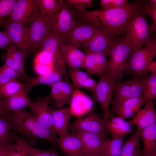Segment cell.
Listing matches in <instances>:
<instances>
[{"label": "cell", "instance_id": "44", "mask_svg": "<svg viewBox=\"0 0 156 156\" xmlns=\"http://www.w3.org/2000/svg\"><path fill=\"white\" fill-rule=\"evenodd\" d=\"M27 156H59L56 152L52 150H44L32 148Z\"/></svg>", "mask_w": 156, "mask_h": 156}, {"label": "cell", "instance_id": "6", "mask_svg": "<svg viewBox=\"0 0 156 156\" xmlns=\"http://www.w3.org/2000/svg\"><path fill=\"white\" fill-rule=\"evenodd\" d=\"M54 23V15L47 16L37 10L32 14L29 22L28 30L32 51L39 50L47 36L52 31Z\"/></svg>", "mask_w": 156, "mask_h": 156}, {"label": "cell", "instance_id": "14", "mask_svg": "<svg viewBox=\"0 0 156 156\" xmlns=\"http://www.w3.org/2000/svg\"><path fill=\"white\" fill-rule=\"evenodd\" d=\"M116 40L98 29L92 38L80 47L83 49L86 53L104 52L107 55Z\"/></svg>", "mask_w": 156, "mask_h": 156}, {"label": "cell", "instance_id": "20", "mask_svg": "<svg viewBox=\"0 0 156 156\" xmlns=\"http://www.w3.org/2000/svg\"><path fill=\"white\" fill-rule=\"evenodd\" d=\"M73 133L77 136L81 141L84 149L83 155H94L101 153L105 137L81 131H75Z\"/></svg>", "mask_w": 156, "mask_h": 156}, {"label": "cell", "instance_id": "33", "mask_svg": "<svg viewBox=\"0 0 156 156\" xmlns=\"http://www.w3.org/2000/svg\"><path fill=\"white\" fill-rule=\"evenodd\" d=\"M40 14L51 16L57 13L65 2L62 0H35Z\"/></svg>", "mask_w": 156, "mask_h": 156}, {"label": "cell", "instance_id": "42", "mask_svg": "<svg viewBox=\"0 0 156 156\" xmlns=\"http://www.w3.org/2000/svg\"><path fill=\"white\" fill-rule=\"evenodd\" d=\"M16 0H0V22L9 15Z\"/></svg>", "mask_w": 156, "mask_h": 156}, {"label": "cell", "instance_id": "7", "mask_svg": "<svg viewBox=\"0 0 156 156\" xmlns=\"http://www.w3.org/2000/svg\"><path fill=\"white\" fill-rule=\"evenodd\" d=\"M145 77H133L131 79L115 82L112 105L143 95L145 88Z\"/></svg>", "mask_w": 156, "mask_h": 156}, {"label": "cell", "instance_id": "15", "mask_svg": "<svg viewBox=\"0 0 156 156\" xmlns=\"http://www.w3.org/2000/svg\"><path fill=\"white\" fill-rule=\"evenodd\" d=\"M64 77H65L68 81L66 77V70L53 67L52 70L47 73L33 77H26L23 79L25 81V83L23 84V89L27 92L38 85L44 84L50 86L55 83L62 80Z\"/></svg>", "mask_w": 156, "mask_h": 156}, {"label": "cell", "instance_id": "22", "mask_svg": "<svg viewBox=\"0 0 156 156\" xmlns=\"http://www.w3.org/2000/svg\"><path fill=\"white\" fill-rule=\"evenodd\" d=\"M76 44L64 43L63 45L65 62L70 69L85 68L86 54Z\"/></svg>", "mask_w": 156, "mask_h": 156}, {"label": "cell", "instance_id": "29", "mask_svg": "<svg viewBox=\"0 0 156 156\" xmlns=\"http://www.w3.org/2000/svg\"><path fill=\"white\" fill-rule=\"evenodd\" d=\"M65 42L63 37L52 31L43 41L39 51L49 55L52 59Z\"/></svg>", "mask_w": 156, "mask_h": 156}, {"label": "cell", "instance_id": "5", "mask_svg": "<svg viewBox=\"0 0 156 156\" xmlns=\"http://www.w3.org/2000/svg\"><path fill=\"white\" fill-rule=\"evenodd\" d=\"M151 26L142 11L134 16L128 22L125 28V36L132 46L134 51L141 48L153 36Z\"/></svg>", "mask_w": 156, "mask_h": 156}, {"label": "cell", "instance_id": "8", "mask_svg": "<svg viewBox=\"0 0 156 156\" xmlns=\"http://www.w3.org/2000/svg\"><path fill=\"white\" fill-rule=\"evenodd\" d=\"M0 25L4 28L12 44L19 50L29 53L32 47L28 29L23 24L12 21L8 18L3 19Z\"/></svg>", "mask_w": 156, "mask_h": 156}, {"label": "cell", "instance_id": "30", "mask_svg": "<svg viewBox=\"0 0 156 156\" xmlns=\"http://www.w3.org/2000/svg\"><path fill=\"white\" fill-rule=\"evenodd\" d=\"M138 133L143 144L141 155L156 151V123L142 129Z\"/></svg>", "mask_w": 156, "mask_h": 156}, {"label": "cell", "instance_id": "43", "mask_svg": "<svg viewBox=\"0 0 156 156\" xmlns=\"http://www.w3.org/2000/svg\"><path fill=\"white\" fill-rule=\"evenodd\" d=\"M65 3L68 5L73 6L80 12L84 11L86 8L91 7L93 5L91 0H67Z\"/></svg>", "mask_w": 156, "mask_h": 156}, {"label": "cell", "instance_id": "2", "mask_svg": "<svg viewBox=\"0 0 156 156\" xmlns=\"http://www.w3.org/2000/svg\"><path fill=\"white\" fill-rule=\"evenodd\" d=\"M11 113V130L29 138H41L57 143V138L52 131L40 124L25 109Z\"/></svg>", "mask_w": 156, "mask_h": 156}, {"label": "cell", "instance_id": "45", "mask_svg": "<svg viewBox=\"0 0 156 156\" xmlns=\"http://www.w3.org/2000/svg\"><path fill=\"white\" fill-rule=\"evenodd\" d=\"M12 44L5 31L0 30V49L4 48Z\"/></svg>", "mask_w": 156, "mask_h": 156}, {"label": "cell", "instance_id": "41", "mask_svg": "<svg viewBox=\"0 0 156 156\" xmlns=\"http://www.w3.org/2000/svg\"><path fill=\"white\" fill-rule=\"evenodd\" d=\"M100 2L103 10L124 7L130 4L127 0H101Z\"/></svg>", "mask_w": 156, "mask_h": 156}, {"label": "cell", "instance_id": "9", "mask_svg": "<svg viewBox=\"0 0 156 156\" xmlns=\"http://www.w3.org/2000/svg\"><path fill=\"white\" fill-rule=\"evenodd\" d=\"M114 83L109 76L104 73L100 77L99 81L92 92L94 101L99 103L101 106L103 113V119L106 123L109 117V107L112 101Z\"/></svg>", "mask_w": 156, "mask_h": 156}, {"label": "cell", "instance_id": "24", "mask_svg": "<svg viewBox=\"0 0 156 156\" xmlns=\"http://www.w3.org/2000/svg\"><path fill=\"white\" fill-rule=\"evenodd\" d=\"M50 111L53 117V131L59 136L68 134L69 121L73 115L70 107L51 109Z\"/></svg>", "mask_w": 156, "mask_h": 156}, {"label": "cell", "instance_id": "40", "mask_svg": "<svg viewBox=\"0 0 156 156\" xmlns=\"http://www.w3.org/2000/svg\"><path fill=\"white\" fill-rule=\"evenodd\" d=\"M142 12L148 15L152 20V24L150 25L153 32L156 29V6H153L147 3L144 2L141 9Z\"/></svg>", "mask_w": 156, "mask_h": 156}, {"label": "cell", "instance_id": "39", "mask_svg": "<svg viewBox=\"0 0 156 156\" xmlns=\"http://www.w3.org/2000/svg\"><path fill=\"white\" fill-rule=\"evenodd\" d=\"M11 129L10 119L6 117L0 116V141L8 142L10 139L9 131Z\"/></svg>", "mask_w": 156, "mask_h": 156}, {"label": "cell", "instance_id": "23", "mask_svg": "<svg viewBox=\"0 0 156 156\" xmlns=\"http://www.w3.org/2000/svg\"><path fill=\"white\" fill-rule=\"evenodd\" d=\"M57 143L66 156H76L84 153L81 140L73 133L60 136L57 139Z\"/></svg>", "mask_w": 156, "mask_h": 156}, {"label": "cell", "instance_id": "37", "mask_svg": "<svg viewBox=\"0 0 156 156\" xmlns=\"http://www.w3.org/2000/svg\"><path fill=\"white\" fill-rule=\"evenodd\" d=\"M144 103L153 101L156 97V75L152 73L145 77V88L143 95Z\"/></svg>", "mask_w": 156, "mask_h": 156}, {"label": "cell", "instance_id": "10", "mask_svg": "<svg viewBox=\"0 0 156 156\" xmlns=\"http://www.w3.org/2000/svg\"><path fill=\"white\" fill-rule=\"evenodd\" d=\"M69 127L74 131H81L106 136V123L93 109L91 110L85 117L78 118L69 126Z\"/></svg>", "mask_w": 156, "mask_h": 156}, {"label": "cell", "instance_id": "51", "mask_svg": "<svg viewBox=\"0 0 156 156\" xmlns=\"http://www.w3.org/2000/svg\"><path fill=\"white\" fill-rule=\"evenodd\" d=\"M0 142H1L0 141Z\"/></svg>", "mask_w": 156, "mask_h": 156}, {"label": "cell", "instance_id": "3", "mask_svg": "<svg viewBox=\"0 0 156 156\" xmlns=\"http://www.w3.org/2000/svg\"><path fill=\"white\" fill-rule=\"evenodd\" d=\"M133 51L125 36L116 40L107 53L109 59L104 73L114 82L120 81L125 71L128 58Z\"/></svg>", "mask_w": 156, "mask_h": 156}, {"label": "cell", "instance_id": "48", "mask_svg": "<svg viewBox=\"0 0 156 156\" xmlns=\"http://www.w3.org/2000/svg\"><path fill=\"white\" fill-rule=\"evenodd\" d=\"M7 142H0V156H6L5 148Z\"/></svg>", "mask_w": 156, "mask_h": 156}, {"label": "cell", "instance_id": "12", "mask_svg": "<svg viewBox=\"0 0 156 156\" xmlns=\"http://www.w3.org/2000/svg\"><path fill=\"white\" fill-rule=\"evenodd\" d=\"M51 101L48 96L39 99L35 102H31L28 107L36 120L42 126L52 131L53 117L49 106Z\"/></svg>", "mask_w": 156, "mask_h": 156}, {"label": "cell", "instance_id": "18", "mask_svg": "<svg viewBox=\"0 0 156 156\" xmlns=\"http://www.w3.org/2000/svg\"><path fill=\"white\" fill-rule=\"evenodd\" d=\"M6 51L4 64L14 70L23 79L25 75L24 62L29 54L18 49L12 44L4 48Z\"/></svg>", "mask_w": 156, "mask_h": 156}, {"label": "cell", "instance_id": "17", "mask_svg": "<svg viewBox=\"0 0 156 156\" xmlns=\"http://www.w3.org/2000/svg\"><path fill=\"white\" fill-rule=\"evenodd\" d=\"M49 99L54 102L56 106L59 108L70 103L73 91L76 89L72 84L63 80L58 81L50 86Z\"/></svg>", "mask_w": 156, "mask_h": 156}, {"label": "cell", "instance_id": "26", "mask_svg": "<svg viewBox=\"0 0 156 156\" xmlns=\"http://www.w3.org/2000/svg\"><path fill=\"white\" fill-rule=\"evenodd\" d=\"M68 74L76 89L82 88L92 92L94 90L97 83L88 73L77 68L70 69Z\"/></svg>", "mask_w": 156, "mask_h": 156}, {"label": "cell", "instance_id": "49", "mask_svg": "<svg viewBox=\"0 0 156 156\" xmlns=\"http://www.w3.org/2000/svg\"><path fill=\"white\" fill-rule=\"evenodd\" d=\"M141 156H156V151L142 154Z\"/></svg>", "mask_w": 156, "mask_h": 156}, {"label": "cell", "instance_id": "31", "mask_svg": "<svg viewBox=\"0 0 156 156\" xmlns=\"http://www.w3.org/2000/svg\"><path fill=\"white\" fill-rule=\"evenodd\" d=\"M4 101L6 110L10 113L24 109L31 103L27 92L24 89L11 97L4 99Z\"/></svg>", "mask_w": 156, "mask_h": 156}, {"label": "cell", "instance_id": "19", "mask_svg": "<svg viewBox=\"0 0 156 156\" xmlns=\"http://www.w3.org/2000/svg\"><path fill=\"white\" fill-rule=\"evenodd\" d=\"M144 103L143 95L126 99L118 104L112 105L111 114L125 119L131 117Z\"/></svg>", "mask_w": 156, "mask_h": 156}, {"label": "cell", "instance_id": "28", "mask_svg": "<svg viewBox=\"0 0 156 156\" xmlns=\"http://www.w3.org/2000/svg\"><path fill=\"white\" fill-rule=\"evenodd\" d=\"M10 138L14 141V143L9 142L6 144V156H27L31 146L22 137L14 133H10Z\"/></svg>", "mask_w": 156, "mask_h": 156}, {"label": "cell", "instance_id": "27", "mask_svg": "<svg viewBox=\"0 0 156 156\" xmlns=\"http://www.w3.org/2000/svg\"><path fill=\"white\" fill-rule=\"evenodd\" d=\"M131 125L128 122L121 118L114 116L110 113L109 119L106 127L112 138L123 137L131 132Z\"/></svg>", "mask_w": 156, "mask_h": 156}, {"label": "cell", "instance_id": "47", "mask_svg": "<svg viewBox=\"0 0 156 156\" xmlns=\"http://www.w3.org/2000/svg\"><path fill=\"white\" fill-rule=\"evenodd\" d=\"M146 71L148 72L150 71L151 73L156 75V62L152 61L149 63L146 68Z\"/></svg>", "mask_w": 156, "mask_h": 156}, {"label": "cell", "instance_id": "11", "mask_svg": "<svg viewBox=\"0 0 156 156\" xmlns=\"http://www.w3.org/2000/svg\"><path fill=\"white\" fill-rule=\"evenodd\" d=\"M54 17L53 31L63 37L78 22L76 20L77 13L65 3L61 10L54 15Z\"/></svg>", "mask_w": 156, "mask_h": 156}, {"label": "cell", "instance_id": "50", "mask_svg": "<svg viewBox=\"0 0 156 156\" xmlns=\"http://www.w3.org/2000/svg\"><path fill=\"white\" fill-rule=\"evenodd\" d=\"M76 156H107L104 154L100 153V154L94 155H81Z\"/></svg>", "mask_w": 156, "mask_h": 156}, {"label": "cell", "instance_id": "38", "mask_svg": "<svg viewBox=\"0 0 156 156\" xmlns=\"http://www.w3.org/2000/svg\"><path fill=\"white\" fill-rule=\"evenodd\" d=\"M19 78H21L19 74L4 64L0 67V86Z\"/></svg>", "mask_w": 156, "mask_h": 156}, {"label": "cell", "instance_id": "4", "mask_svg": "<svg viewBox=\"0 0 156 156\" xmlns=\"http://www.w3.org/2000/svg\"><path fill=\"white\" fill-rule=\"evenodd\" d=\"M156 54L155 35L145 44L140 49L133 51L129 55L127 62L125 73L133 77H143L148 75L146 68L148 64L153 61Z\"/></svg>", "mask_w": 156, "mask_h": 156}, {"label": "cell", "instance_id": "21", "mask_svg": "<svg viewBox=\"0 0 156 156\" xmlns=\"http://www.w3.org/2000/svg\"><path fill=\"white\" fill-rule=\"evenodd\" d=\"M144 107L136 113L134 118L128 121L131 125L137 126V132L156 123V112L153 101L144 103Z\"/></svg>", "mask_w": 156, "mask_h": 156}, {"label": "cell", "instance_id": "46", "mask_svg": "<svg viewBox=\"0 0 156 156\" xmlns=\"http://www.w3.org/2000/svg\"><path fill=\"white\" fill-rule=\"evenodd\" d=\"M11 113L8 112L6 109L4 99L0 97V116H3L10 118Z\"/></svg>", "mask_w": 156, "mask_h": 156}, {"label": "cell", "instance_id": "35", "mask_svg": "<svg viewBox=\"0 0 156 156\" xmlns=\"http://www.w3.org/2000/svg\"><path fill=\"white\" fill-rule=\"evenodd\" d=\"M124 137H115L111 139L105 138L101 148V153L107 156H120Z\"/></svg>", "mask_w": 156, "mask_h": 156}, {"label": "cell", "instance_id": "1", "mask_svg": "<svg viewBox=\"0 0 156 156\" xmlns=\"http://www.w3.org/2000/svg\"><path fill=\"white\" fill-rule=\"evenodd\" d=\"M143 3V1L136 0L121 8L79 11L77 18L80 21L93 25L116 40L125 36L127 24L141 11Z\"/></svg>", "mask_w": 156, "mask_h": 156}, {"label": "cell", "instance_id": "36", "mask_svg": "<svg viewBox=\"0 0 156 156\" xmlns=\"http://www.w3.org/2000/svg\"><path fill=\"white\" fill-rule=\"evenodd\" d=\"M23 85L17 80L8 82L0 86V97L6 99L17 94L23 90Z\"/></svg>", "mask_w": 156, "mask_h": 156}, {"label": "cell", "instance_id": "25", "mask_svg": "<svg viewBox=\"0 0 156 156\" xmlns=\"http://www.w3.org/2000/svg\"><path fill=\"white\" fill-rule=\"evenodd\" d=\"M85 68L89 74H95L100 77L104 73L108 61L104 52H86Z\"/></svg>", "mask_w": 156, "mask_h": 156}, {"label": "cell", "instance_id": "16", "mask_svg": "<svg viewBox=\"0 0 156 156\" xmlns=\"http://www.w3.org/2000/svg\"><path fill=\"white\" fill-rule=\"evenodd\" d=\"M37 8L35 0H17L9 15L8 18L25 25V24L28 23Z\"/></svg>", "mask_w": 156, "mask_h": 156}, {"label": "cell", "instance_id": "13", "mask_svg": "<svg viewBox=\"0 0 156 156\" xmlns=\"http://www.w3.org/2000/svg\"><path fill=\"white\" fill-rule=\"evenodd\" d=\"M98 28L92 24L78 21L74 27L63 38L65 43L79 46L89 40Z\"/></svg>", "mask_w": 156, "mask_h": 156}, {"label": "cell", "instance_id": "32", "mask_svg": "<svg viewBox=\"0 0 156 156\" xmlns=\"http://www.w3.org/2000/svg\"><path fill=\"white\" fill-rule=\"evenodd\" d=\"M70 107L72 114L77 112V110H85V111L90 108L91 103L89 97L84 92L75 89L73 92L70 99Z\"/></svg>", "mask_w": 156, "mask_h": 156}, {"label": "cell", "instance_id": "34", "mask_svg": "<svg viewBox=\"0 0 156 156\" xmlns=\"http://www.w3.org/2000/svg\"><path fill=\"white\" fill-rule=\"evenodd\" d=\"M140 138L138 133L135 132L123 143L120 156H141Z\"/></svg>", "mask_w": 156, "mask_h": 156}]
</instances>
